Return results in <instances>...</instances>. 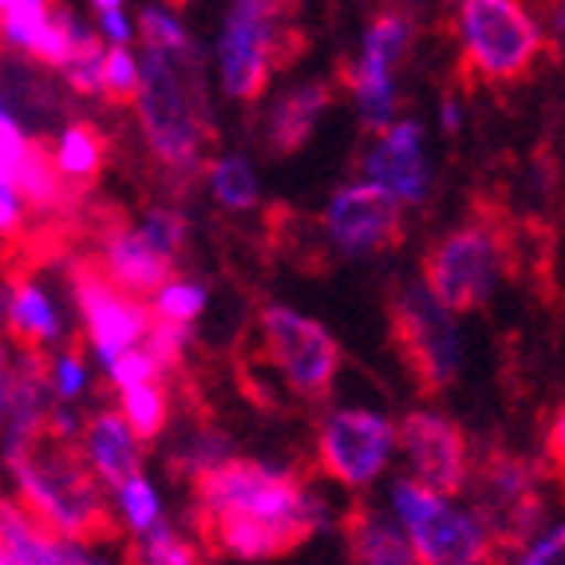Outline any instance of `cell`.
Returning <instances> with one entry per match:
<instances>
[{
	"label": "cell",
	"instance_id": "1",
	"mask_svg": "<svg viewBox=\"0 0 565 565\" xmlns=\"http://www.w3.org/2000/svg\"><path fill=\"white\" fill-rule=\"evenodd\" d=\"M87 459H92L87 447L79 451L76 444H67V435L56 431H40L29 447L9 455L24 507L47 530H56V534H64L67 542H79V546L119 537V522L111 519L104 494L95 487Z\"/></svg>",
	"mask_w": 565,
	"mask_h": 565
},
{
	"label": "cell",
	"instance_id": "2",
	"mask_svg": "<svg viewBox=\"0 0 565 565\" xmlns=\"http://www.w3.org/2000/svg\"><path fill=\"white\" fill-rule=\"evenodd\" d=\"M139 122L162 170L194 179L206 167V147L214 142V122L206 111V87L194 52H170L147 44L142 60Z\"/></svg>",
	"mask_w": 565,
	"mask_h": 565
},
{
	"label": "cell",
	"instance_id": "3",
	"mask_svg": "<svg viewBox=\"0 0 565 565\" xmlns=\"http://www.w3.org/2000/svg\"><path fill=\"white\" fill-rule=\"evenodd\" d=\"M190 482H194V514H254L285 530L292 546L309 542L324 526L321 507L305 494L301 482L254 459H217Z\"/></svg>",
	"mask_w": 565,
	"mask_h": 565
},
{
	"label": "cell",
	"instance_id": "4",
	"mask_svg": "<svg viewBox=\"0 0 565 565\" xmlns=\"http://www.w3.org/2000/svg\"><path fill=\"white\" fill-rule=\"evenodd\" d=\"M301 0H234L217 47L222 87L234 99L254 104L269 87L274 72L297 64L305 56V32L292 24Z\"/></svg>",
	"mask_w": 565,
	"mask_h": 565
},
{
	"label": "cell",
	"instance_id": "5",
	"mask_svg": "<svg viewBox=\"0 0 565 565\" xmlns=\"http://www.w3.org/2000/svg\"><path fill=\"white\" fill-rule=\"evenodd\" d=\"M462 79L467 84H519L530 76L542 32L519 0H459Z\"/></svg>",
	"mask_w": 565,
	"mask_h": 565
},
{
	"label": "cell",
	"instance_id": "6",
	"mask_svg": "<svg viewBox=\"0 0 565 565\" xmlns=\"http://www.w3.org/2000/svg\"><path fill=\"white\" fill-rule=\"evenodd\" d=\"M387 321H392V344L404 360L407 376L424 396L451 387L459 376V332H455L451 309L424 285H396L387 297Z\"/></svg>",
	"mask_w": 565,
	"mask_h": 565
},
{
	"label": "cell",
	"instance_id": "7",
	"mask_svg": "<svg viewBox=\"0 0 565 565\" xmlns=\"http://www.w3.org/2000/svg\"><path fill=\"white\" fill-rule=\"evenodd\" d=\"M507 257V230L494 222H471L427 249L424 281L451 312H475L487 305Z\"/></svg>",
	"mask_w": 565,
	"mask_h": 565
},
{
	"label": "cell",
	"instance_id": "8",
	"mask_svg": "<svg viewBox=\"0 0 565 565\" xmlns=\"http://www.w3.org/2000/svg\"><path fill=\"white\" fill-rule=\"evenodd\" d=\"M396 514L404 519L415 554L427 565H475L494 562L499 542L479 514H459L444 502V494L407 479L396 487Z\"/></svg>",
	"mask_w": 565,
	"mask_h": 565
},
{
	"label": "cell",
	"instance_id": "9",
	"mask_svg": "<svg viewBox=\"0 0 565 565\" xmlns=\"http://www.w3.org/2000/svg\"><path fill=\"white\" fill-rule=\"evenodd\" d=\"M262 340L265 356L281 372L285 387H289L292 396L309 399V404L329 396L340 367V349L321 324L292 309H265Z\"/></svg>",
	"mask_w": 565,
	"mask_h": 565
},
{
	"label": "cell",
	"instance_id": "10",
	"mask_svg": "<svg viewBox=\"0 0 565 565\" xmlns=\"http://www.w3.org/2000/svg\"><path fill=\"white\" fill-rule=\"evenodd\" d=\"M479 519L494 534L499 546H530L542 526V499L534 487V467L519 455L490 451L475 471Z\"/></svg>",
	"mask_w": 565,
	"mask_h": 565
},
{
	"label": "cell",
	"instance_id": "11",
	"mask_svg": "<svg viewBox=\"0 0 565 565\" xmlns=\"http://www.w3.org/2000/svg\"><path fill=\"white\" fill-rule=\"evenodd\" d=\"M72 289H76L79 312H84L87 337L99 349L104 364L119 356V352L135 349V340H142L151 329L154 312L142 309L135 301V292L115 285L99 257H79L72 265Z\"/></svg>",
	"mask_w": 565,
	"mask_h": 565
},
{
	"label": "cell",
	"instance_id": "12",
	"mask_svg": "<svg viewBox=\"0 0 565 565\" xmlns=\"http://www.w3.org/2000/svg\"><path fill=\"white\" fill-rule=\"evenodd\" d=\"M396 431L376 412H337L317 435V462L329 479L344 487H364L387 467Z\"/></svg>",
	"mask_w": 565,
	"mask_h": 565
},
{
	"label": "cell",
	"instance_id": "13",
	"mask_svg": "<svg viewBox=\"0 0 565 565\" xmlns=\"http://www.w3.org/2000/svg\"><path fill=\"white\" fill-rule=\"evenodd\" d=\"M324 230L344 254H387L404 242V199L380 182L332 194Z\"/></svg>",
	"mask_w": 565,
	"mask_h": 565
},
{
	"label": "cell",
	"instance_id": "14",
	"mask_svg": "<svg viewBox=\"0 0 565 565\" xmlns=\"http://www.w3.org/2000/svg\"><path fill=\"white\" fill-rule=\"evenodd\" d=\"M399 444L424 487L439 490L444 499L459 494L467 482V439L451 419L435 412H412L399 424Z\"/></svg>",
	"mask_w": 565,
	"mask_h": 565
},
{
	"label": "cell",
	"instance_id": "15",
	"mask_svg": "<svg viewBox=\"0 0 565 565\" xmlns=\"http://www.w3.org/2000/svg\"><path fill=\"white\" fill-rule=\"evenodd\" d=\"M0 162H4V182H12L20 190V199L44 217L76 214L79 199L87 194L79 182L67 179L60 159L47 154L44 142L24 139V147L17 154H0Z\"/></svg>",
	"mask_w": 565,
	"mask_h": 565
},
{
	"label": "cell",
	"instance_id": "16",
	"mask_svg": "<svg viewBox=\"0 0 565 565\" xmlns=\"http://www.w3.org/2000/svg\"><path fill=\"white\" fill-rule=\"evenodd\" d=\"M99 262H104L107 277H111L115 285H122L127 292H135V297L162 292L170 285V269H174L167 249H159L142 230L139 234H135V230H122V222L107 230Z\"/></svg>",
	"mask_w": 565,
	"mask_h": 565
},
{
	"label": "cell",
	"instance_id": "17",
	"mask_svg": "<svg viewBox=\"0 0 565 565\" xmlns=\"http://www.w3.org/2000/svg\"><path fill=\"white\" fill-rule=\"evenodd\" d=\"M367 179L399 194L404 202H424L427 167H424V127L396 122L367 154Z\"/></svg>",
	"mask_w": 565,
	"mask_h": 565
},
{
	"label": "cell",
	"instance_id": "18",
	"mask_svg": "<svg viewBox=\"0 0 565 565\" xmlns=\"http://www.w3.org/2000/svg\"><path fill=\"white\" fill-rule=\"evenodd\" d=\"M67 546H79V542H67L64 534L47 530L29 507L20 510L17 502H4V514H0V562L9 565L87 562L84 550H67Z\"/></svg>",
	"mask_w": 565,
	"mask_h": 565
},
{
	"label": "cell",
	"instance_id": "19",
	"mask_svg": "<svg viewBox=\"0 0 565 565\" xmlns=\"http://www.w3.org/2000/svg\"><path fill=\"white\" fill-rule=\"evenodd\" d=\"M139 435H135L131 419H127V412H99L87 424V435H84V447L87 455H92V467L95 475L107 482V487L119 490L127 479H135L142 467L139 459V444H135Z\"/></svg>",
	"mask_w": 565,
	"mask_h": 565
},
{
	"label": "cell",
	"instance_id": "20",
	"mask_svg": "<svg viewBox=\"0 0 565 565\" xmlns=\"http://www.w3.org/2000/svg\"><path fill=\"white\" fill-rule=\"evenodd\" d=\"M329 104H332L329 84H305V87H297V92H289L281 104L274 107V115H269V127H265V151L269 154L301 151Z\"/></svg>",
	"mask_w": 565,
	"mask_h": 565
},
{
	"label": "cell",
	"instance_id": "21",
	"mask_svg": "<svg viewBox=\"0 0 565 565\" xmlns=\"http://www.w3.org/2000/svg\"><path fill=\"white\" fill-rule=\"evenodd\" d=\"M340 530H344V546H349V554L356 557V562H372V565L419 562L412 537H404L399 530H392L387 522H380L364 502H356V507L344 514Z\"/></svg>",
	"mask_w": 565,
	"mask_h": 565
},
{
	"label": "cell",
	"instance_id": "22",
	"mask_svg": "<svg viewBox=\"0 0 565 565\" xmlns=\"http://www.w3.org/2000/svg\"><path fill=\"white\" fill-rule=\"evenodd\" d=\"M9 332L24 352H44V344L60 337L56 309L29 281H9Z\"/></svg>",
	"mask_w": 565,
	"mask_h": 565
},
{
	"label": "cell",
	"instance_id": "23",
	"mask_svg": "<svg viewBox=\"0 0 565 565\" xmlns=\"http://www.w3.org/2000/svg\"><path fill=\"white\" fill-rule=\"evenodd\" d=\"M407 47H412V17L399 9H384L367 24L360 67L372 72V76H392V67L407 56Z\"/></svg>",
	"mask_w": 565,
	"mask_h": 565
},
{
	"label": "cell",
	"instance_id": "24",
	"mask_svg": "<svg viewBox=\"0 0 565 565\" xmlns=\"http://www.w3.org/2000/svg\"><path fill=\"white\" fill-rule=\"evenodd\" d=\"M104 154H107V142L92 122H72V127L64 131V142H60V167H64L67 179L79 182L84 190L99 179Z\"/></svg>",
	"mask_w": 565,
	"mask_h": 565
},
{
	"label": "cell",
	"instance_id": "25",
	"mask_svg": "<svg viewBox=\"0 0 565 565\" xmlns=\"http://www.w3.org/2000/svg\"><path fill=\"white\" fill-rule=\"evenodd\" d=\"M122 412H127V419H131L135 435H139L142 444H151L154 435H159L170 419L167 392H162L154 380L135 384V387H122Z\"/></svg>",
	"mask_w": 565,
	"mask_h": 565
},
{
	"label": "cell",
	"instance_id": "26",
	"mask_svg": "<svg viewBox=\"0 0 565 565\" xmlns=\"http://www.w3.org/2000/svg\"><path fill=\"white\" fill-rule=\"evenodd\" d=\"M104 44L95 40V32H84L79 29V40H76V52L72 60L64 64V76L67 84L76 87L79 95H104Z\"/></svg>",
	"mask_w": 565,
	"mask_h": 565
},
{
	"label": "cell",
	"instance_id": "27",
	"mask_svg": "<svg viewBox=\"0 0 565 565\" xmlns=\"http://www.w3.org/2000/svg\"><path fill=\"white\" fill-rule=\"evenodd\" d=\"M210 186H214L217 202L230 210H249L257 202V179L245 159H222L210 170Z\"/></svg>",
	"mask_w": 565,
	"mask_h": 565
},
{
	"label": "cell",
	"instance_id": "28",
	"mask_svg": "<svg viewBox=\"0 0 565 565\" xmlns=\"http://www.w3.org/2000/svg\"><path fill=\"white\" fill-rule=\"evenodd\" d=\"M76 40H79L76 20H72V12L60 9L56 17L47 20V29L40 32V40L29 47V52L40 60V64H47V67H64L67 60H72V52H76Z\"/></svg>",
	"mask_w": 565,
	"mask_h": 565
},
{
	"label": "cell",
	"instance_id": "29",
	"mask_svg": "<svg viewBox=\"0 0 565 565\" xmlns=\"http://www.w3.org/2000/svg\"><path fill=\"white\" fill-rule=\"evenodd\" d=\"M139 92H142V72L122 44H115L104 60V95L111 104H139Z\"/></svg>",
	"mask_w": 565,
	"mask_h": 565
},
{
	"label": "cell",
	"instance_id": "30",
	"mask_svg": "<svg viewBox=\"0 0 565 565\" xmlns=\"http://www.w3.org/2000/svg\"><path fill=\"white\" fill-rule=\"evenodd\" d=\"M182 349H186V321L154 309L151 329H147V352L159 360L162 372H170V367L182 364Z\"/></svg>",
	"mask_w": 565,
	"mask_h": 565
},
{
	"label": "cell",
	"instance_id": "31",
	"mask_svg": "<svg viewBox=\"0 0 565 565\" xmlns=\"http://www.w3.org/2000/svg\"><path fill=\"white\" fill-rule=\"evenodd\" d=\"M4 4V32H9L12 44L32 47L40 40V32L47 29V12L44 0H0Z\"/></svg>",
	"mask_w": 565,
	"mask_h": 565
},
{
	"label": "cell",
	"instance_id": "32",
	"mask_svg": "<svg viewBox=\"0 0 565 565\" xmlns=\"http://www.w3.org/2000/svg\"><path fill=\"white\" fill-rule=\"evenodd\" d=\"M119 507L135 530H151L159 522V499H154L151 482L142 479V475H135V479H127L119 487Z\"/></svg>",
	"mask_w": 565,
	"mask_h": 565
},
{
	"label": "cell",
	"instance_id": "33",
	"mask_svg": "<svg viewBox=\"0 0 565 565\" xmlns=\"http://www.w3.org/2000/svg\"><path fill=\"white\" fill-rule=\"evenodd\" d=\"M135 557H142V562H159V565H186V562H199V550H190V542H182L174 530L154 522V526L147 530V542H142V550Z\"/></svg>",
	"mask_w": 565,
	"mask_h": 565
},
{
	"label": "cell",
	"instance_id": "34",
	"mask_svg": "<svg viewBox=\"0 0 565 565\" xmlns=\"http://www.w3.org/2000/svg\"><path fill=\"white\" fill-rule=\"evenodd\" d=\"M139 32H142V40H147V44H154V47H170V52H194V44H190V36L182 32L179 20H170L167 12H159V9H142Z\"/></svg>",
	"mask_w": 565,
	"mask_h": 565
},
{
	"label": "cell",
	"instance_id": "35",
	"mask_svg": "<svg viewBox=\"0 0 565 565\" xmlns=\"http://www.w3.org/2000/svg\"><path fill=\"white\" fill-rule=\"evenodd\" d=\"M107 372H111V380L119 387H135V384H147V380H154L162 367L147 349H142V352L127 349V352H119L115 360H107Z\"/></svg>",
	"mask_w": 565,
	"mask_h": 565
},
{
	"label": "cell",
	"instance_id": "36",
	"mask_svg": "<svg viewBox=\"0 0 565 565\" xmlns=\"http://www.w3.org/2000/svg\"><path fill=\"white\" fill-rule=\"evenodd\" d=\"M142 234L174 257L182 249V242H186V222H182V214H174V210L154 206L151 214H147V222H142Z\"/></svg>",
	"mask_w": 565,
	"mask_h": 565
},
{
	"label": "cell",
	"instance_id": "37",
	"mask_svg": "<svg viewBox=\"0 0 565 565\" xmlns=\"http://www.w3.org/2000/svg\"><path fill=\"white\" fill-rule=\"evenodd\" d=\"M206 305V292L194 281H170L167 289L159 292V312L167 317H179V321H194Z\"/></svg>",
	"mask_w": 565,
	"mask_h": 565
},
{
	"label": "cell",
	"instance_id": "38",
	"mask_svg": "<svg viewBox=\"0 0 565 565\" xmlns=\"http://www.w3.org/2000/svg\"><path fill=\"white\" fill-rule=\"evenodd\" d=\"M546 467L557 479V487L565 490V404H562V412H557L554 427H550V435H546Z\"/></svg>",
	"mask_w": 565,
	"mask_h": 565
},
{
	"label": "cell",
	"instance_id": "39",
	"mask_svg": "<svg viewBox=\"0 0 565 565\" xmlns=\"http://www.w3.org/2000/svg\"><path fill=\"white\" fill-rule=\"evenodd\" d=\"M519 557L526 565H565V526L554 530L550 537H542V542H534L530 550H522Z\"/></svg>",
	"mask_w": 565,
	"mask_h": 565
},
{
	"label": "cell",
	"instance_id": "40",
	"mask_svg": "<svg viewBox=\"0 0 565 565\" xmlns=\"http://www.w3.org/2000/svg\"><path fill=\"white\" fill-rule=\"evenodd\" d=\"M79 387H84V360H79V344H72V352L56 364V392L76 396Z\"/></svg>",
	"mask_w": 565,
	"mask_h": 565
},
{
	"label": "cell",
	"instance_id": "41",
	"mask_svg": "<svg viewBox=\"0 0 565 565\" xmlns=\"http://www.w3.org/2000/svg\"><path fill=\"white\" fill-rule=\"evenodd\" d=\"M104 32H107V40H115V44L127 40V20H122L119 9H104Z\"/></svg>",
	"mask_w": 565,
	"mask_h": 565
},
{
	"label": "cell",
	"instance_id": "42",
	"mask_svg": "<svg viewBox=\"0 0 565 565\" xmlns=\"http://www.w3.org/2000/svg\"><path fill=\"white\" fill-rule=\"evenodd\" d=\"M444 127H447V131H455V127H459V111H455V104L444 107Z\"/></svg>",
	"mask_w": 565,
	"mask_h": 565
},
{
	"label": "cell",
	"instance_id": "43",
	"mask_svg": "<svg viewBox=\"0 0 565 565\" xmlns=\"http://www.w3.org/2000/svg\"><path fill=\"white\" fill-rule=\"evenodd\" d=\"M92 4H95L99 12H104V9H119V0H92Z\"/></svg>",
	"mask_w": 565,
	"mask_h": 565
}]
</instances>
